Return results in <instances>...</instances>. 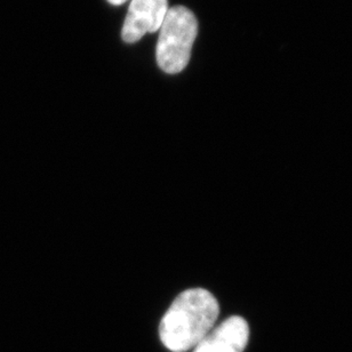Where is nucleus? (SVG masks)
Returning a JSON list of instances; mask_svg holds the SVG:
<instances>
[{
    "label": "nucleus",
    "instance_id": "obj_3",
    "mask_svg": "<svg viewBox=\"0 0 352 352\" xmlns=\"http://www.w3.org/2000/svg\"><path fill=\"white\" fill-rule=\"evenodd\" d=\"M168 12V0H132L122 25V39L134 44L146 34L160 30Z\"/></svg>",
    "mask_w": 352,
    "mask_h": 352
},
{
    "label": "nucleus",
    "instance_id": "obj_4",
    "mask_svg": "<svg viewBox=\"0 0 352 352\" xmlns=\"http://www.w3.org/2000/svg\"><path fill=\"white\" fill-rule=\"evenodd\" d=\"M250 340V327L244 318L232 316L212 329L193 352H243Z\"/></svg>",
    "mask_w": 352,
    "mask_h": 352
},
{
    "label": "nucleus",
    "instance_id": "obj_5",
    "mask_svg": "<svg viewBox=\"0 0 352 352\" xmlns=\"http://www.w3.org/2000/svg\"><path fill=\"white\" fill-rule=\"evenodd\" d=\"M109 3H111V5H115V6H119V5H122V3H125L127 0H108Z\"/></svg>",
    "mask_w": 352,
    "mask_h": 352
},
{
    "label": "nucleus",
    "instance_id": "obj_1",
    "mask_svg": "<svg viewBox=\"0 0 352 352\" xmlns=\"http://www.w3.org/2000/svg\"><path fill=\"white\" fill-rule=\"evenodd\" d=\"M219 314V302L210 292L204 288L186 289L164 315L160 340L170 351H189L213 329Z\"/></svg>",
    "mask_w": 352,
    "mask_h": 352
},
{
    "label": "nucleus",
    "instance_id": "obj_2",
    "mask_svg": "<svg viewBox=\"0 0 352 352\" xmlns=\"http://www.w3.org/2000/svg\"><path fill=\"white\" fill-rule=\"evenodd\" d=\"M197 32L198 22L189 8L179 5L168 10L156 47L157 62L164 72L175 75L186 68Z\"/></svg>",
    "mask_w": 352,
    "mask_h": 352
}]
</instances>
